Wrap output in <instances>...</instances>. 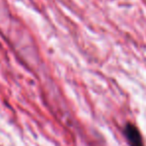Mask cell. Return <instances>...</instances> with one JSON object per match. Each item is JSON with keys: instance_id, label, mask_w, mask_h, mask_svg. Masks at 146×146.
<instances>
[{"instance_id": "6da1fadb", "label": "cell", "mask_w": 146, "mask_h": 146, "mask_svg": "<svg viewBox=\"0 0 146 146\" xmlns=\"http://www.w3.org/2000/svg\"><path fill=\"white\" fill-rule=\"evenodd\" d=\"M123 133L129 146H144L139 129L134 124L127 123L124 126Z\"/></svg>"}]
</instances>
